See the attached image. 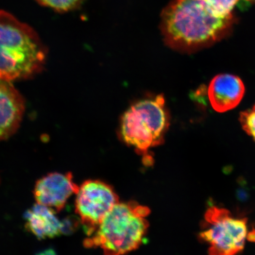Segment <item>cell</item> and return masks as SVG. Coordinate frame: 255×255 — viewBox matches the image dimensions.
<instances>
[{
  "instance_id": "13",
  "label": "cell",
  "mask_w": 255,
  "mask_h": 255,
  "mask_svg": "<svg viewBox=\"0 0 255 255\" xmlns=\"http://www.w3.org/2000/svg\"><path fill=\"white\" fill-rule=\"evenodd\" d=\"M239 121L242 128L255 141V105L251 109L242 112Z\"/></svg>"
},
{
  "instance_id": "4",
  "label": "cell",
  "mask_w": 255,
  "mask_h": 255,
  "mask_svg": "<svg viewBox=\"0 0 255 255\" xmlns=\"http://www.w3.org/2000/svg\"><path fill=\"white\" fill-rule=\"evenodd\" d=\"M169 116L163 96L142 100L132 105L121 119L120 134L123 141L132 146L150 163L149 149L160 145L168 129ZM151 164V163H150Z\"/></svg>"
},
{
  "instance_id": "14",
  "label": "cell",
  "mask_w": 255,
  "mask_h": 255,
  "mask_svg": "<svg viewBox=\"0 0 255 255\" xmlns=\"http://www.w3.org/2000/svg\"><path fill=\"white\" fill-rule=\"evenodd\" d=\"M248 239L250 241L255 242V230L248 234Z\"/></svg>"
},
{
  "instance_id": "5",
  "label": "cell",
  "mask_w": 255,
  "mask_h": 255,
  "mask_svg": "<svg viewBox=\"0 0 255 255\" xmlns=\"http://www.w3.org/2000/svg\"><path fill=\"white\" fill-rule=\"evenodd\" d=\"M200 238L209 245L212 255H233L244 250L247 219L235 218L228 210L217 207L207 210Z\"/></svg>"
},
{
  "instance_id": "11",
  "label": "cell",
  "mask_w": 255,
  "mask_h": 255,
  "mask_svg": "<svg viewBox=\"0 0 255 255\" xmlns=\"http://www.w3.org/2000/svg\"><path fill=\"white\" fill-rule=\"evenodd\" d=\"M239 0H205L207 8L218 18H227L232 16L231 12Z\"/></svg>"
},
{
  "instance_id": "6",
  "label": "cell",
  "mask_w": 255,
  "mask_h": 255,
  "mask_svg": "<svg viewBox=\"0 0 255 255\" xmlns=\"http://www.w3.org/2000/svg\"><path fill=\"white\" fill-rule=\"evenodd\" d=\"M75 202V210L81 219L87 235H92L105 217L119 203V197L113 188L103 181H85L79 189Z\"/></svg>"
},
{
  "instance_id": "10",
  "label": "cell",
  "mask_w": 255,
  "mask_h": 255,
  "mask_svg": "<svg viewBox=\"0 0 255 255\" xmlns=\"http://www.w3.org/2000/svg\"><path fill=\"white\" fill-rule=\"evenodd\" d=\"M50 207L37 204L25 215L26 228L39 239L52 238L62 234L64 223Z\"/></svg>"
},
{
  "instance_id": "12",
  "label": "cell",
  "mask_w": 255,
  "mask_h": 255,
  "mask_svg": "<svg viewBox=\"0 0 255 255\" xmlns=\"http://www.w3.org/2000/svg\"><path fill=\"white\" fill-rule=\"evenodd\" d=\"M41 5L59 12L72 11L77 8L84 0H36Z\"/></svg>"
},
{
  "instance_id": "2",
  "label": "cell",
  "mask_w": 255,
  "mask_h": 255,
  "mask_svg": "<svg viewBox=\"0 0 255 255\" xmlns=\"http://www.w3.org/2000/svg\"><path fill=\"white\" fill-rule=\"evenodd\" d=\"M46 51L37 34L13 15L0 11V78H29L42 69Z\"/></svg>"
},
{
  "instance_id": "1",
  "label": "cell",
  "mask_w": 255,
  "mask_h": 255,
  "mask_svg": "<svg viewBox=\"0 0 255 255\" xmlns=\"http://www.w3.org/2000/svg\"><path fill=\"white\" fill-rule=\"evenodd\" d=\"M233 16L215 17L205 0H174L161 14L165 43L175 50L193 52L218 42L230 32Z\"/></svg>"
},
{
  "instance_id": "8",
  "label": "cell",
  "mask_w": 255,
  "mask_h": 255,
  "mask_svg": "<svg viewBox=\"0 0 255 255\" xmlns=\"http://www.w3.org/2000/svg\"><path fill=\"white\" fill-rule=\"evenodd\" d=\"M24 103L11 81L0 78V141L13 135L23 119Z\"/></svg>"
},
{
  "instance_id": "9",
  "label": "cell",
  "mask_w": 255,
  "mask_h": 255,
  "mask_svg": "<svg viewBox=\"0 0 255 255\" xmlns=\"http://www.w3.org/2000/svg\"><path fill=\"white\" fill-rule=\"evenodd\" d=\"M245 92L244 83L238 76L221 74L210 82L208 97L213 109L218 113H225L238 106Z\"/></svg>"
},
{
  "instance_id": "15",
  "label": "cell",
  "mask_w": 255,
  "mask_h": 255,
  "mask_svg": "<svg viewBox=\"0 0 255 255\" xmlns=\"http://www.w3.org/2000/svg\"></svg>"
},
{
  "instance_id": "7",
  "label": "cell",
  "mask_w": 255,
  "mask_h": 255,
  "mask_svg": "<svg viewBox=\"0 0 255 255\" xmlns=\"http://www.w3.org/2000/svg\"><path fill=\"white\" fill-rule=\"evenodd\" d=\"M79 187L74 183L72 174L52 173L37 181L34 195L37 203L61 211L67 201L77 194Z\"/></svg>"
},
{
  "instance_id": "3",
  "label": "cell",
  "mask_w": 255,
  "mask_h": 255,
  "mask_svg": "<svg viewBox=\"0 0 255 255\" xmlns=\"http://www.w3.org/2000/svg\"><path fill=\"white\" fill-rule=\"evenodd\" d=\"M150 210L134 202L119 203L97 230L85 239L86 248H100L105 254L119 255L141 246L149 228Z\"/></svg>"
}]
</instances>
